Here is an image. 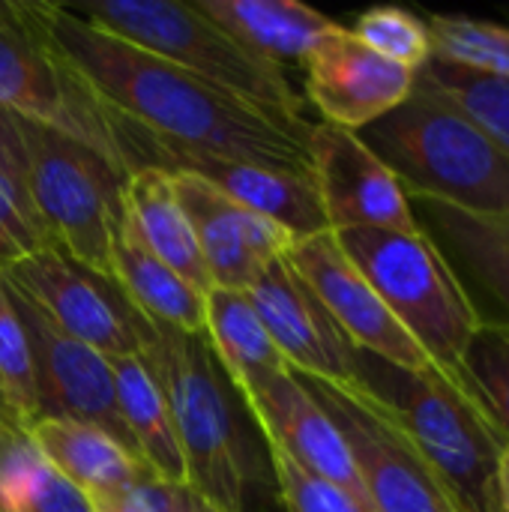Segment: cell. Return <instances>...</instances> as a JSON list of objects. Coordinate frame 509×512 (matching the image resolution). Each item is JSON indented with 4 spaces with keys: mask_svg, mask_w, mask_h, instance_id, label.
Instances as JSON below:
<instances>
[{
    "mask_svg": "<svg viewBox=\"0 0 509 512\" xmlns=\"http://www.w3.org/2000/svg\"><path fill=\"white\" fill-rule=\"evenodd\" d=\"M354 387L399 426L447 483L462 512H504L495 480L509 441L468 384L357 351Z\"/></svg>",
    "mask_w": 509,
    "mask_h": 512,
    "instance_id": "cell-3",
    "label": "cell"
},
{
    "mask_svg": "<svg viewBox=\"0 0 509 512\" xmlns=\"http://www.w3.org/2000/svg\"><path fill=\"white\" fill-rule=\"evenodd\" d=\"M129 234L168 270L186 279L198 291H213L195 228L180 207L171 174L159 168H135L126 177L123 192Z\"/></svg>",
    "mask_w": 509,
    "mask_h": 512,
    "instance_id": "cell-18",
    "label": "cell"
},
{
    "mask_svg": "<svg viewBox=\"0 0 509 512\" xmlns=\"http://www.w3.org/2000/svg\"><path fill=\"white\" fill-rule=\"evenodd\" d=\"M267 438V444L306 468L309 474H318L345 492L366 501L363 483L357 477V468L351 462L348 444L342 441L336 423L327 417V411L315 402V396L306 390V384L297 378V372L276 375L264 390H258L246 402ZM369 504V501H366Z\"/></svg>",
    "mask_w": 509,
    "mask_h": 512,
    "instance_id": "cell-17",
    "label": "cell"
},
{
    "mask_svg": "<svg viewBox=\"0 0 509 512\" xmlns=\"http://www.w3.org/2000/svg\"><path fill=\"white\" fill-rule=\"evenodd\" d=\"M48 246H54V237L33 207L27 183L0 174V273Z\"/></svg>",
    "mask_w": 509,
    "mask_h": 512,
    "instance_id": "cell-30",
    "label": "cell"
},
{
    "mask_svg": "<svg viewBox=\"0 0 509 512\" xmlns=\"http://www.w3.org/2000/svg\"><path fill=\"white\" fill-rule=\"evenodd\" d=\"M336 423L375 512H462L447 483L414 450L399 426L354 384L297 375Z\"/></svg>",
    "mask_w": 509,
    "mask_h": 512,
    "instance_id": "cell-9",
    "label": "cell"
},
{
    "mask_svg": "<svg viewBox=\"0 0 509 512\" xmlns=\"http://www.w3.org/2000/svg\"><path fill=\"white\" fill-rule=\"evenodd\" d=\"M0 108L63 132L126 168L108 108L51 48L30 6L15 0H0Z\"/></svg>",
    "mask_w": 509,
    "mask_h": 512,
    "instance_id": "cell-8",
    "label": "cell"
},
{
    "mask_svg": "<svg viewBox=\"0 0 509 512\" xmlns=\"http://www.w3.org/2000/svg\"><path fill=\"white\" fill-rule=\"evenodd\" d=\"M168 507L171 512H219L210 507L201 495H195L189 486H171L168 489Z\"/></svg>",
    "mask_w": 509,
    "mask_h": 512,
    "instance_id": "cell-36",
    "label": "cell"
},
{
    "mask_svg": "<svg viewBox=\"0 0 509 512\" xmlns=\"http://www.w3.org/2000/svg\"><path fill=\"white\" fill-rule=\"evenodd\" d=\"M141 360L168 399L186 486L219 512H285L270 444L207 336L156 327Z\"/></svg>",
    "mask_w": 509,
    "mask_h": 512,
    "instance_id": "cell-2",
    "label": "cell"
},
{
    "mask_svg": "<svg viewBox=\"0 0 509 512\" xmlns=\"http://www.w3.org/2000/svg\"><path fill=\"white\" fill-rule=\"evenodd\" d=\"M414 84L459 108L509 156V81L432 57L417 72Z\"/></svg>",
    "mask_w": 509,
    "mask_h": 512,
    "instance_id": "cell-25",
    "label": "cell"
},
{
    "mask_svg": "<svg viewBox=\"0 0 509 512\" xmlns=\"http://www.w3.org/2000/svg\"><path fill=\"white\" fill-rule=\"evenodd\" d=\"M45 456L18 423H0V512H24Z\"/></svg>",
    "mask_w": 509,
    "mask_h": 512,
    "instance_id": "cell-32",
    "label": "cell"
},
{
    "mask_svg": "<svg viewBox=\"0 0 509 512\" xmlns=\"http://www.w3.org/2000/svg\"><path fill=\"white\" fill-rule=\"evenodd\" d=\"M114 393L138 459L165 486H186V462L168 399L141 357H114Z\"/></svg>",
    "mask_w": 509,
    "mask_h": 512,
    "instance_id": "cell-23",
    "label": "cell"
},
{
    "mask_svg": "<svg viewBox=\"0 0 509 512\" xmlns=\"http://www.w3.org/2000/svg\"><path fill=\"white\" fill-rule=\"evenodd\" d=\"M285 258L315 291V297L324 303L330 318L339 324V330L357 351H366L411 372L444 375L432 363V357L411 339V333L393 318V312L369 285V279L345 255L333 231L297 240Z\"/></svg>",
    "mask_w": 509,
    "mask_h": 512,
    "instance_id": "cell-12",
    "label": "cell"
},
{
    "mask_svg": "<svg viewBox=\"0 0 509 512\" xmlns=\"http://www.w3.org/2000/svg\"><path fill=\"white\" fill-rule=\"evenodd\" d=\"M309 168L330 231H420L408 192L357 132L315 123Z\"/></svg>",
    "mask_w": 509,
    "mask_h": 512,
    "instance_id": "cell-13",
    "label": "cell"
},
{
    "mask_svg": "<svg viewBox=\"0 0 509 512\" xmlns=\"http://www.w3.org/2000/svg\"><path fill=\"white\" fill-rule=\"evenodd\" d=\"M243 294L291 372L330 384H354L357 348L288 258L267 264Z\"/></svg>",
    "mask_w": 509,
    "mask_h": 512,
    "instance_id": "cell-14",
    "label": "cell"
},
{
    "mask_svg": "<svg viewBox=\"0 0 509 512\" xmlns=\"http://www.w3.org/2000/svg\"><path fill=\"white\" fill-rule=\"evenodd\" d=\"M354 267L369 279L393 318L453 381H462V357L483 324L465 279L435 240L420 231L351 228L333 231Z\"/></svg>",
    "mask_w": 509,
    "mask_h": 512,
    "instance_id": "cell-6",
    "label": "cell"
},
{
    "mask_svg": "<svg viewBox=\"0 0 509 512\" xmlns=\"http://www.w3.org/2000/svg\"><path fill=\"white\" fill-rule=\"evenodd\" d=\"M363 45L378 51L381 57L420 72L432 60V36L429 24L408 9L399 6H375L363 12L354 27H348Z\"/></svg>",
    "mask_w": 509,
    "mask_h": 512,
    "instance_id": "cell-28",
    "label": "cell"
},
{
    "mask_svg": "<svg viewBox=\"0 0 509 512\" xmlns=\"http://www.w3.org/2000/svg\"><path fill=\"white\" fill-rule=\"evenodd\" d=\"M462 378L509 441V321L483 318L462 357Z\"/></svg>",
    "mask_w": 509,
    "mask_h": 512,
    "instance_id": "cell-27",
    "label": "cell"
},
{
    "mask_svg": "<svg viewBox=\"0 0 509 512\" xmlns=\"http://www.w3.org/2000/svg\"><path fill=\"white\" fill-rule=\"evenodd\" d=\"M411 207L453 270L492 297L504 312L501 321H509V216H471L423 198H411Z\"/></svg>",
    "mask_w": 509,
    "mask_h": 512,
    "instance_id": "cell-20",
    "label": "cell"
},
{
    "mask_svg": "<svg viewBox=\"0 0 509 512\" xmlns=\"http://www.w3.org/2000/svg\"><path fill=\"white\" fill-rule=\"evenodd\" d=\"M495 483H498V504H501V510L509 512V447L498 462V480Z\"/></svg>",
    "mask_w": 509,
    "mask_h": 512,
    "instance_id": "cell-37",
    "label": "cell"
},
{
    "mask_svg": "<svg viewBox=\"0 0 509 512\" xmlns=\"http://www.w3.org/2000/svg\"><path fill=\"white\" fill-rule=\"evenodd\" d=\"M0 174L21 177L24 180V144L18 117L0 108Z\"/></svg>",
    "mask_w": 509,
    "mask_h": 512,
    "instance_id": "cell-35",
    "label": "cell"
},
{
    "mask_svg": "<svg viewBox=\"0 0 509 512\" xmlns=\"http://www.w3.org/2000/svg\"><path fill=\"white\" fill-rule=\"evenodd\" d=\"M0 423H18V417L12 414V408H9V402H6V396L0 393ZM21 426V423H18Z\"/></svg>",
    "mask_w": 509,
    "mask_h": 512,
    "instance_id": "cell-38",
    "label": "cell"
},
{
    "mask_svg": "<svg viewBox=\"0 0 509 512\" xmlns=\"http://www.w3.org/2000/svg\"><path fill=\"white\" fill-rule=\"evenodd\" d=\"M168 489L171 486H165L153 474H144L141 480H135L126 489L93 498L90 507H93V512H171Z\"/></svg>",
    "mask_w": 509,
    "mask_h": 512,
    "instance_id": "cell-34",
    "label": "cell"
},
{
    "mask_svg": "<svg viewBox=\"0 0 509 512\" xmlns=\"http://www.w3.org/2000/svg\"><path fill=\"white\" fill-rule=\"evenodd\" d=\"M27 432L45 462L78 492H84L87 501L126 489L150 474L138 456L96 426L72 420H36L27 426Z\"/></svg>",
    "mask_w": 509,
    "mask_h": 512,
    "instance_id": "cell-21",
    "label": "cell"
},
{
    "mask_svg": "<svg viewBox=\"0 0 509 512\" xmlns=\"http://www.w3.org/2000/svg\"><path fill=\"white\" fill-rule=\"evenodd\" d=\"M204 336L231 378V384L249 402L258 390H264L276 375L288 372L282 354L276 351L267 327L252 309L243 291L213 288L207 291V327Z\"/></svg>",
    "mask_w": 509,
    "mask_h": 512,
    "instance_id": "cell-24",
    "label": "cell"
},
{
    "mask_svg": "<svg viewBox=\"0 0 509 512\" xmlns=\"http://www.w3.org/2000/svg\"><path fill=\"white\" fill-rule=\"evenodd\" d=\"M111 276L129 297V303L153 324L177 333L204 336L207 327V294L192 288L162 261H156L126 228L114 243Z\"/></svg>",
    "mask_w": 509,
    "mask_h": 512,
    "instance_id": "cell-22",
    "label": "cell"
},
{
    "mask_svg": "<svg viewBox=\"0 0 509 512\" xmlns=\"http://www.w3.org/2000/svg\"><path fill=\"white\" fill-rule=\"evenodd\" d=\"M417 72L381 57L348 27L327 36L306 60V96L321 111V123L363 132L414 90Z\"/></svg>",
    "mask_w": 509,
    "mask_h": 512,
    "instance_id": "cell-15",
    "label": "cell"
},
{
    "mask_svg": "<svg viewBox=\"0 0 509 512\" xmlns=\"http://www.w3.org/2000/svg\"><path fill=\"white\" fill-rule=\"evenodd\" d=\"M27 6L51 48L114 117L201 153L309 168L312 123L273 117L162 57L87 24L63 3Z\"/></svg>",
    "mask_w": 509,
    "mask_h": 512,
    "instance_id": "cell-1",
    "label": "cell"
},
{
    "mask_svg": "<svg viewBox=\"0 0 509 512\" xmlns=\"http://www.w3.org/2000/svg\"><path fill=\"white\" fill-rule=\"evenodd\" d=\"M9 291L33 354L36 420H72L96 426L114 441H120L132 456H138L117 408L111 357L63 333L36 303L18 294L12 282Z\"/></svg>",
    "mask_w": 509,
    "mask_h": 512,
    "instance_id": "cell-11",
    "label": "cell"
},
{
    "mask_svg": "<svg viewBox=\"0 0 509 512\" xmlns=\"http://www.w3.org/2000/svg\"><path fill=\"white\" fill-rule=\"evenodd\" d=\"M192 6L279 66L288 60L306 63L312 51L342 27L297 0H195Z\"/></svg>",
    "mask_w": 509,
    "mask_h": 512,
    "instance_id": "cell-19",
    "label": "cell"
},
{
    "mask_svg": "<svg viewBox=\"0 0 509 512\" xmlns=\"http://www.w3.org/2000/svg\"><path fill=\"white\" fill-rule=\"evenodd\" d=\"M432 57L509 81V27L465 15H429Z\"/></svg>",
    "mask_w": 509,
    "mask_h": 512,
    "instance_id": "cell-26",
    "label": "cell"
},
{
    "mask_svg": "<svg viewBox=\"0 0 509 512\" xmlns=\"http://www.w3.org/2000/svg\"><path fill=\"white\" fill-rule=\"evenodd\" d=\"M408 198L471 216H509V156L459 108L420 90L357 132Z\"/></svg>",
    "mask_w": 509,
    "mask_h": 512,
    "instance_id": "cell-4",
    "label": "cell"
},
{
    "mask_svg": "<svg viewBox=\"0 0 509 512\" xmlns=\"http://www.w3.org/2000/svg\"><path fill=\"white\" fill-rule=\"evenodd\" d=\"M0 393L6 396L18 423L27 429L36 420L33 354L3 273H0Z\"/></svg>",
    "mask_w": 509,
    "mask_h": 512,
    "instance_id": "cell-29",
    "label": "cell"
},
{
    "mask_svg": "<svg viewBox=\"0 0 509 512\" xmlns=\"http://www.w3.org/2000/svg\"><path fill=\"white\" fill-rule=\"evenodd\" d=\"M18 129L24 144V183L54 246L111 276L114 243L126 222L123 192L129 171L42 123L18 117Z\"/></svg>",
    "mask_w": 509,
    "mask_h": 512,
    "instance_id": "cell-7",
    "label": "cell"
},
{
    "mask_svg": "<svg viewBox=\"0 0 509 512\" xmlns=\"http://www.w3.org/2000/svg\"><path fill=\"white\" fill-rule=\"evenodd\" d=\"M180 207L186 210L213 288L246 291L249 282L297 243L282 225L240 207L219 189L189 174H171Z\"/></svg>",
    "mask_w": 509,
    "mask_h": 512,
    "instance_id": "cell-16",
    "label": "cell"
},
{
    "mask_svg": "<svg viewBox=\"0 0 509 512\" xmlns=\"http://www.w3.org/2000/svg\"><path fill=\"white\" fill-rule=\"evenodd\" d=\"M63 6L87 24L132 42L273 117L309 123L303 117V96L291 84L285 66L246 48L192 3L84 0Z\"/></svg>",
    "mask_w": 509,
    "mask_h": 512,
    "instance_id": "cell-5",
    "label": "cell"
},
{
    "mask_svg": "<svg viewBox=\"0 0 509 512\" xmlns=\"http://www.w3.org/2000/svg\"><path fill=\"white\" fill-rule=\"evenodd\" d=\"M63 333L105 357H141L156 327L129 303L114 276L99 273L60 246H48L3 273Z\"/></svg>",
    "mask_w": 509,
    "mask_h": 512,
    "instance_id": "cell-10",
    "label": "cell"
},
{
    "mask_svg": "<svg viewBox=\"0 0 509 512\" xmlns=\"http://www.w3.org/2000/svg\"><path fill=\"white\" fill-rule=\"evenodd\" d=\"M270 456H273V471H276L285 512H375L357 495L345 492L342 486L318 474H309L306 468L276 453L273 447H270Z\"/></svg>",
    "mask_w": 509,
    "mask_h": 512,
    "instance_id": "cell-31",
    "label": "cell"
},
{
    "mask_svg": "<svg viewBox=\"0 0 509 512\" xmlns=\"http://www.w3.org/2000/svg\"><path fill=\"white\" fill-rule=\"evenodd\" d=\"M24 512H93L84 492H78L66 477H60L48 462L39 471Z\"/></svg>",
    "mask_w": 509,
    "mask_h": 512,
    "instance_id": "cell-33",
    "label": "cell"
}]
</instances>
